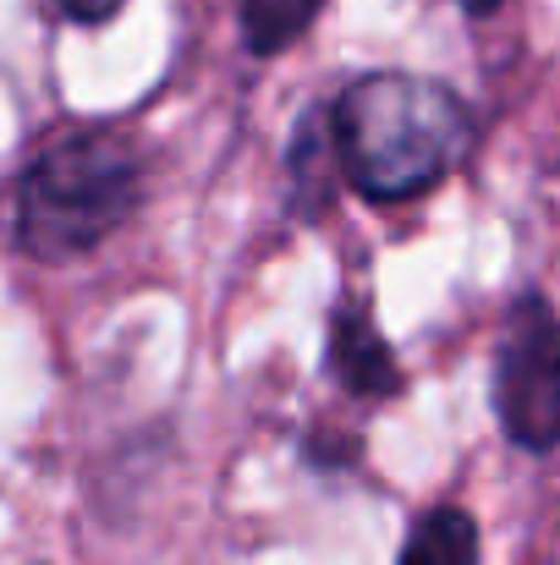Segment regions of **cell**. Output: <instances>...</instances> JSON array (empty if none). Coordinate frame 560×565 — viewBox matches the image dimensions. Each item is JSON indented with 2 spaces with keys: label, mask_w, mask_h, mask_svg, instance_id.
<instances>
[{
  "label": "cell",
  "mask_w": 560,
  "mask_h": 565,
  "mask_svg": "<svg viewBox=\"0 0 560 565\" xmlns=\"http://www.w3.org/2000/svg\"><path fill=\"white\" fill-rule=\"evenodd\" d=\"M456 6H462L467 17H495V11H500V0H456Z\"/></svg>",
  "instance_id": "ba28073f"
},
{
  "label": "cell",
  "mask_w": 560,
  "mask_h": 565,
  "mask_svg": "<svg viewBox=\"0 0 560 565\" xmlns=\"http://www.w3.org/2000/svg\"><path fill=\"white\" fill-rule=\"evenodd\" d=\"M495 412L511 445L545 456L560 445V319L545 297H517L500 358H495Z\"/></svg>",
  "instance_id": "3957f363"
},
{
  "label": "cell",
  "mask_w": 560,
  "mask_h": 565,
  "mask_svg": "<svg viewBox=\"0 0 560 565\" xmlns=\"http://www.w3.org/2000/svg\"><path fill=\"white\" fill-rule=\"evenodd\" d=\"M144 143L121 121H72L39 143L17 182V242L66 264L116 236L144 198Z\"/></svg>",
  "instance_id": "7a4b0ae2"
},
{
  "label": "cell",
  "mask_w": 560,
  "mask_h": 565,
  "mask_svg": "<svg viewBox=\"0 0 560 565\" xmlns=\"http://www.w3.org/2000/svg\"><path fill=\"white\" fill-rule=\"evenodd\" d=\"M319 11H325V0H236L247 55H281V50H292L319 22Z\"/></svg>",
  "instance_id": "8992f818"
},
{
  "label": "cell",
  "mask_w": 560,
  "mask_h": 565,
  "mask_svg": "<svg viewBox=\"0 0 560 565\" xmlns=\"http://www.w3.org/2000/svg\"><path fill=\"white\" fill-rule=\"evenodd\" d=\"M401 565H478V522L456 505H434L418 516Z\"/></svg>",
  "instance_id": "5b68a950"
},
{
  "label": "cell",
  "mask_w": 560,
  "mask_h": 565,
  "mask_svg": "<svg viewBox=\"0 0 560 565\" xmlns=\"http://www.w3.org/2000/svg\"><path fill=\"white\" fill-rule=\"evenodd\" d=\"M50 17H61V22H72V28H105L110 17H121V6L127 0H39Z\"/></svg>",
  "instance_id": "52a82bcc"
},
{
  "label": "cell",
  "mask_w": 560,
  "mask_h": 565,
  "mask_svg": "<svg viewBox=\"0 0 560 565\" xmlns=\"http://www.w3.org/2000/svg\"><path fill=\"white\" fill-rule=\"evenodd\" d=\"M330 369L336 379L352 390V395H395L401 390V363L395 352L384 347L379 324H373V308L363 291H347L330 313Z\"/></svg>",
  "instance_id": "277c9868"
},
{
  "label": "cell",
  "mask_w": 560,
  "mask_h": 565,
  "mask_svg": "<svg viewBox=\"0 0 560 565\" xmlns=\"http://www.w3.org/2000/svg\"><path fill=\"white\" fill-rule=\"evenodd\" d=\"M336 160L369 203H406L440 188L478 143L473 105L418 72H363L330 110Z\"/></svg>",
  "instance_id": "6da1fadb"
}]
</instances>
